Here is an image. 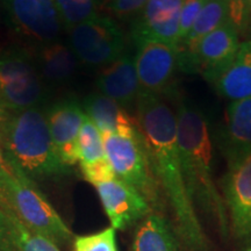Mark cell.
<instances>
[{
	"instance_id": "ffe728a7",
	"label": "cell",
	"mask_w": 251,
	"mask_h": 251,
	"mask_svg": "<svg viewBox=\"0 0 251 251\" xmlns=\"http://www.w3.org/2000/svg\"><path fill=\"white\" fill-rule=\"evenodd\" d=\"M214 86L220 96L231 101L251 98V40L240 43L233 61Z\"/></svg>"
},
{
	"instance_id": "9a60e30c",
	"label": "cell",
	"mask_w": 251,
	"mask_h": 251,
	"mask_svg": "<svg viewBox=\"0 0 251 251\" xmlns=\"http://www.w3.org/2000/svg\"><path fill=\"white\" fill-rule=\"evenodd\" d=\"M215 141L227 164L251 152V98L230 101Z\"/></svg>"
},
{
	"instance_id": "603a6c76",
	"label": "cell",
	"mask_w": 251,
	"mask_h": 251,
	"mask_svg": "<svg viewBox=\"0 0 251 251\" xmlns=\"http://www.w3.org/2000/svg\"><path fill=\"white\" fill-rule=\"evenodd\" d=\"M5 213L17 251H61L57 244L25 227L13 213L9 211Z\"/></svg>"
},
{
	"instance_id": "7c38bea8",
	"label": "cell",
	"mask_w": 251,
	"mask_h": 251,
	"mask_svg": "<svg viewBox=\"0 0 251 251\" xmlns=\"http://www.w3.org/2000/svg\"><path fill=\"white\" fill-rule=\"evenodd\" d=\"M97 192L106 215L115 230L139 225L151 212V207L133 186L119 178L97 185Z\"/></svg>"
},
{
	"instance_id": "83f0119b",
	"label": "cell",
	"mask_w": 251,
	"mask_h": 251,
	"mask_svg": "<svg viewBox=\"0 0 251 251\" xmlns=\"http://www.w3.org/2000/svg\"><path fill=\"white\" fill-rule=\"evenodd\" d=\"M13 170L0 147V211H9V188H11V183L13 180Z\"/></svg>"
},
{
	"instance_id": "d4e9b609",
	"label": "cell",
	"mask_w": 251,
	"mask_h": 251,
	"mask_svg": "<svg viewBox=\"0 0 251 251\" xmlns=\"http://www.w3.org/2000/svg\"><path fill=\"white\" fill-rule=\"evenodd\" d=\"M74 251H119L117 230L113 227L102 229L97 233L75 236Z\"/></svg>"
},
{
	"instance_id": "2e32d148",
	"label": "cell",
	"mask_w": 251,
	"mask_h": 251,
	"mask_svg": "<svg viewBox=\"0 0 251 251\" xmlns=\"http://www.w3.org/2000/svg\"><path fill=\"white\" fill-rule=\"evenodd\" d=\"M96 86L98 92L120 103L124 108L134 107L141 92L134 56L122 54L105 65L96 78Z\"/></svg>"
},
{
	"instance_id": "ac0fdd59",
	"label": "cell",
	"mask_w": 251,
	"mask_h": 251,
	"mask_svg": "<svg viewBox=\"0 0 251 251\" xmlns=\"http://www.w3.org/2000/svg\"><path fill=\"white\" fill-rule=\"evenodd\" d=\"M83 109L101 135L114 134L130 137L139 134L136 119L130 117L120 103L102 93H90L84 99Z\"/></svg>"
},
{
	"instance_id": "4dcf8cb0",
	"label": "cell",
	"mask_w": 251,
	"mask_h": 251,
	"mask_svg": "<svg viewBox=\"0 0 251 251\" xmlns=\"http://www.w3.org/2000/svg\"><path fill=\"white\" fill-rule=\"evenodd\" d=\"M9 115H11V113L6 109L4 103H2L1 100H0V129H1L2 126L5 125V122L8 120Z\"/></svg>"
},
{
	"instance_id": "e0dca14e",
	"label": "cell",
	"mask_w": 251,
	"mask_h": 251,
	"mask_svg": "<svg viewBox=\"0 0 251 251\" xmlns=\"http://www.w3.org/2000/svg\"><path fill=\"white\" fill-rule=\"evenodd\" d=\"M77 150L81 174L90 184L97 186L115 178L106 155L102 135L87 117L80 128Z\"/></svg>"
},
{
	"instance_id": "30bf717a",
	"label": "cell",
	"mask_w": 251,
	"mask_h": 251,
	"mask_svg": "<svg viewBox=\"0 0 251 251\" xmlns=\"http://www.w3.org/2000/svg\"><path fill=\"white\" fill-rule=\"evenodd\" d=\"M19 35L37 45L58 41L63 24L52 0H0Z\"/></svg>"
},
{
	"instance_id": "4fadbf2b",
	"label": "cell",
	"mask_w": 251,
	"mask_h": 251,
	"mask_svg": "<svg viewBox=\"0 0 251 251\" xmlns=\"http://www.w3.org/2000/svg\"><path fill=\"white\" fill-rule=\"evenodd\" d=\"M46 115L56 151L70 168L78 163V137L86 119L83 106L75 98L63 99L50 106Z\"/></svg>"
},
{
	"instance_id": "f546056e",
	"label": "cell",
	"mask_w": 251,
	"mask_h": 251,
	"mask_svg": "<svg viewBox=\"0 0 251 251\" xmlns=\"http://www.w3.org/2000/svg\"><path fill=\"white\" fill-rule=\"evenodd\" d=\"M0 251H17L7 215L4 211H0Z\"/></svg>"
},
{
	"instance_id": "52a82bcc",
	"label": "cell",
	"mask_w": 251,
	"mask_h": 251,
	"mask_svg": "<svg viewBox=\"0 0 251 251\" xmlns=\"http://www.w3.org/2000/svg\"><path fill=\"white\" fill-rule=\"evenodd\" d=\"M68 31L72 51L89 67L107 65L124 54V33L112 18L98 14Z\"/></svg>"
},
{
	"instance_id": "8992f818",
	"label": "cell",
	"mask_w": 251,
	"mask_h": 251,
	"mask_svg": "<svg viewBox=\"0 0 251 251\" xmlns=\"http://www.w3.org/2000/svg\"><path fill=\"white\" fill-rule=\"evenodd\" d=\"M106 155L115 177L129 184L156 213L163 207V194L151 168L141 134L135 136L102 135Z\"/></svg>"
},
{
	"instance_id": "3957f363",
	"label": "cell",
	"mask_w": 251,
	"mask_h": 251,
	"mask_svg": "<svg viewBox=\"0 0 251 251\" xmlns=\"http://www.w3.org/2000/svg\"><path fill=\"white\" fill-rule=\"evenodd\" d=\"M0 147L9 165L34 181L56 179L70 171L56 151L46 112L41 108L11 113L0 129Z\"/></svg>"
},
{
	"instance_id": "8fae6325",
	"label": "cell",
	"mask_w": 251,
	"mask_h": 251,
	"mask_svg": "<svg viewBox=\"0 0 251 251\" xmlns=\"http://www.w3.org/2000/svg\"><path fill=\"white\" fill-rule=\"evenodd\" d=\"M137 77L142 92L161 94L166 90L178 67V47L151 39H133Z\"/></svg>"
},
{
	"instance_id": "f1b7e54d",
	"label": "cell",
	"mask_w": 251,
	"mask_h": 251,
	"mask_svg": "<svg viewBox=\"0 0 251 251\" xmlns=\"http://www.w3.org/2000/svg\"><path fill=\"white\" fill-rule=\"evenodd\" d=\"M227 1L229 7V21L234 25L238 33H246L250 0H227Z\"/></svg>"
},
{
	"instance_id": "5b68a950",
	"label": "cell",
	"mask_w": 251,
	"mask_h": 251,
	"mask_svg": "<svg viewBox=\"0 0 251 251\" xmlns=\"http://www.w3.org/2000/svg\"><path fill=\"white\" fill-rule=\"evenodd\" d=\"M0 100L9 113L45 105L46 84L35 58L23 47L9 46L0 51Z\"/></svg>"
},
{
	"instance_id": "7402d4cb",
	"label": "cell",
	"mask_w": 251,
	"mask_h": 251,
	"mask_svg": "<svg viewBox=\"0 0 251 251\" xmlns=\"http://www.w3.org/2000/svg\"><path fill=\"white\" fill-rule=\"evenodd\" d=\"M227 21H229L227 0H206L205 5L194 21L192 29L178 47V63L190 57L200 40Z\"/></svg>"
},
{
	"instance_id": "1f68e13d",
	"label": "cell",
	"mask_w": 251,
	"mask_h": 251,
	"mask_svg": "<svg viewBox=\"0 0 251 251\" xmlns=\"http://www.w3.org/2000/svg\"><path fill=\"white\" fill-rule=\"evenodd\" d=\"M246 33L251 35V0H250V8H249V17H248V26Z\"/></svg>"
},
{
	"instance_id": "6da1fadb",
	"label": "cell",
	"mask_w": 251,
	"mask_h": 251,
	"mask_svg": "<svg viewBox=\"0 0 251 251\" xmlns=\"http://www.w3.org/2000/svg\"><path fill=\"white\" fill-rule=\"evenodd\" d=\"M135 109L153 174L170 208V224L180 251H212L181 171L176 114L161 96L142 91Z\"/></svg>"
},
{
	"instance_id": "9c48e42d",
	"label": "cell",
	"mask_w": 251,
	"mask_h": 251,
	"mask_svg": "<svg viewBox=\"0 0 251 251\" xmlns=\"http://www.w3.org/2000/svg\"><path fill=\"white\" fill-rule=\"evenodd\" d=\"M240 43V33L227 21L200 40L190 57L178 63V67L184 72L201 75L214 84L233 61Z\"/></svg>"
},
{
	"instance_id": "7a4b0ae2",
	"label": "cell",
	"mask_w": 251,
	"mask_h": 251,
	"mask_svg": "<svg viewBox=\"0 0 251 251\" xmlns=\"http://www.w3.org/2000/svg\"><path fill=\"white\" fill-rule=\"evenodd\" d=\"M177 141L181 171L198 214L202 215L220 237L230 236L227 209L213 174V136L208 119L187 102H180L177 114ZM201 219V218H200Z\"/></svg>"
},
{
	"instance_id": "ba28073f",
	"label": "cell",
	"mask_w": 251,
	"mask_h": 251,
	"mask_svg": "<svg viewBox=\"0 0 251 251\" xmlns=\"http://www.w3.org/2000/svg\"><path fill=\"white\" fill-rule=\"evenodd\" d=\"M227 209L230 236L243 251H251V152L227 164L219 184Z\"/></svg>"
},
{
	"instance_id": "4316f807",
	"label": "cell",
	"mask_w": 251,
	"mask_h": 251,
	"mask_svg": "<svg viewBox=\"0 0 251 251\" xmlns=\"http://www.w3.org/2000/svg\"><path fill=\"white\" fill-rule=\"evenodd\" d=\"M149 0H102L109 13L120 19L137 17Z\"/></svg>"
},
{
	"instance_id": "cb8c5ba5",
	"label": "cell",
	"mask_w": 251,
	"mask_h": 251,
	"mask_svg": "<svg viewBox=\"0 0 251 251\" xmlns=\"http://www.w3.org/2000/svg\"><path fill=\"white\" fill-rule=\"evenodd\" d=\"M63 27L69 30L98 15L97 8L101 0H52Z\"/></svg>"
},
{
	"instance_id": "d6986e66",
	"label": "cell",
	"mask_w": 251,
	"mask_h": 251,
	"mask_svg": "<svg viewBox=\"0 0 251 251\" xmlns=\"http://www.w3.org/2000/svg\"><path fill=\"white\" fill-rule=\"evenodd\" d=\"M35 62L45 84L63 85L75 76L79 61L70 46L55 41L37 47Z\"/></svg>"
},
{
	"instance_id": "44dd1931",
	"label": "cell",
	"mask_w": 251,
	"mask_h": 251,
	"mask_svg": "<svg viewBox=\"0 0 251 251\" xmlns=\"http://www.w3.org/2000/svg\"><path fill=\"white\" fill-rule=\"evenodd\" d=\"M133 251H180L169 220L152 212L135 228Z\"/></svg>"
},
{
	"instance_id": "277c9868",
	"label": "cell",
	"mask_w": 251,
	"mask_h": 251,
	"mask_svg": "<svg viewBox=\"0 0 251 251\" xmlns=\"http://www.w3.org/2000/svg\"><path fill=\"white\" fill-rule=\"evenodd\" d=\"M13 180L9 188V212L33 233L57 244L69 246L75 236L64 220L45 197L35 181L28 178L24 172L12 166Z\"/></svg>"
},
{
	"instance_id": "484cf974",
	"label": "cell",
	"mask_w": 251,
	"mask_h": 251,
	"mask_svg": "<svg viewBox=\"0 0 251 251\" xmlns=\"http://www.w3.org/2000/svg\"><path fill=\"white\" fill-rule=\"evenodd\" d=\"M206 0H184L180 9L179 18V31H178V47L186 39L198 14L201 11Z\"/></svg>"
},
{
	"instance_id": "5bb4252c",
	"label": "cell",
	"mask_w": 251,
	"mask_h": 251,
	"mask_svg": "<svg viewBox=\"0 0 251 251\" xmlns=\"http://www.w3.org/2000/svg\"><path fill=\"white\" fill-rule=\"evenodd\" d=\"M184 0H149L131 27L133 39H151L178 47L180 9Z\"/></svg>"
}]
</instances>
